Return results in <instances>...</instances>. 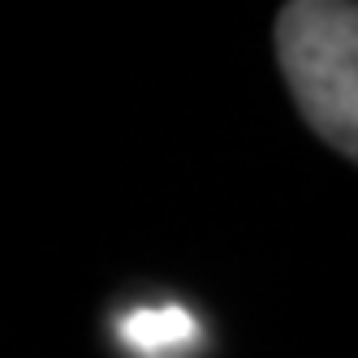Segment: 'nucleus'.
I'll return each instance as SVG.
<instances>
[{
	"mask_svg": "<svg viewBox=\"0 0 358 358\" xmlns=\"http://www.w3.org/2000/svg\"><path fill=\"white\" fill-rule=\"evenodd\" d=\"M121 332H125V341L138 345L143 354H164L177 341L190 337L194 320H190V311H182V306H147V311H134L125 320Z\"/></svg>",
	"mask_w": 358,
	"mask_h": 358,
	"instance_id": "2",
	"label": "nucleus"
},
{
	"mask_svg": "<svg viewBox=\"0 0 358 358\" xmlns=\"http://www.w3.org/2000/svg\"><path fill=\"white\" fill-rule=\"evenodd\" d=\"M276 61L302 121L337 151L358 156V5L289 0L276 13Z\"/></svg>",
	"mask_w": 358,
	"mask_h": 358,
	"instance_id": "1",
	"label": "nucleus"
}]
</instances>
